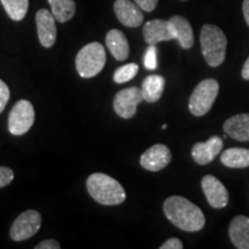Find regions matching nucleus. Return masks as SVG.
I'll return each instance as SVG.
<instances>
[{"label":"nucleus","instance_id":"nucleus-1","mask_svg":"<svg viewBox=\"0 0 249 249\" xmlns=\"http://www.w3.org/2000/svg\"><path fill=\"white\" fill-rule=\"evenodd\" d=\"M163 210L167 219L182 231L197 232L205 225L202 210L182 196H170L166 198Z\"/></svg>","mask_w":249,"mask_h":249},{"label":"nucleus","instance_id":"nucleus-2","mask_svg":"<svg viewBox=\"0 0 249 249\" xmlns=\"http://www.w3.org/2000/svg\"><path fill=\"white\" fill-rule=\"evenodd\" d=\"M90 196L103 205H118L126 200V192L119 181L104 173H93L87 179Z\"/></svg>","mask_w":249,"mask_h":249},{"label":"nucleus","instance_id":"nucleus-3","mask_svg":"<svg viewBox=\"0 0 249 249\" xmlns=\"http://www.w3.org/2000/svg\"><path fill=\"white\" fill-rule=\"evenodd\" d=\"M201 49L207 64L218 67L226 57L227 38L223 30L213 24H204L201 29Z\"/></svg>","mask_w":249,"mask_h":249},{"label":"nucleus","instance_id":"nucleus-4","mask_svg":"<svg viewBox=\"0 0 249 249\" xmlns=\"http://www.w3.org/2000/svg\"><path fill=\"white\" fill-rule=\"evenodd\" d=\"M107 61L105 49L101 43L93 42L87 44L76 54L75 66L81 77L90 79L102 71Z\"/></svg>","mask_w":249,"mask_h":249},{"label":"nucleus","instance_id":"nucleus-5","mask_svg":"<svg viewBox=\"0 0 249 249\" xmlns=\"http://www.w3.org/2000/svg\"><path fill=\"white\" fill-rule=\"evenodd\" d=\"M219 85L216 80L207 79L200 82L189 98V111L193 116L202 117L211 110L216 101Z\"/></svg>","mask_w":249,"mask_h":249},{"label":"nucleus","instance_id":"nucleus-6","mask_svg":"<svg viewBox=\"0 0 249 249\" xmlns=\"http://www.w3.org/2000/svg\"><path fill=\"white\" fill-rule=\"evenodd\" d=\"M35 123V110L33 104L26 99H21L14 105L8 117V130L13 135H23L29 132Z\"/></svg>","mask_w":249,"mask_h":249},{"label":"nucleus","instance_id":"nucleus-7","mask_svg":"<svg viewBox=\"0 0 249 249\" xmlns=\"http://www.w3.org/2000/svg\"><path fill=\"white\" fill-rule=\"evenodd\" d=\"M42 226V217L36 210H27L14 220L11 227V238L14 241H23L30 239Z\"/></svg>","mask_w":249,"mask_h":249},{"label":"nucleus","instance_id":"nucleus-8","mask_svg":"<svg viewBox=\"0 0 249 249\" xmlns=\"http://www.w3.org/2000/svg\"><path fill=\"white\" fill-rule=\"evenodd\" d=\"M142 101H144V98H143L141 88L130 87V88L120 90L113 101L114 112L120 118L130 119L136 114L138 105Z\"/></svg>","mask_w":249,"mask_h":249},{"label":"nucleus","instance_id":"nucleus-9","mask_svg":"<svg viewBox=\"0 0 249 249\" xmlns=\"http://www.w3.org/2000/svg\"><path fill=\"white\" fill-rule=\"evenodd\" d=\"M208 203L214 209H223L229 203V192L220 180L213 176H205L201 181Z\"/></svg>","mask_w":249,"mask_h":249},{"label":"nucleus","instance_id":"nucleus-10","mask_svg":"<svg viewBox=\"0 0 249 249\" xmlns=\"http://www.w3.org/2000/svg\"><path fill=\"white\" fill-rule=\"evenodd\" d=\"M172 160L171 150L164 144H155L141 156L140 164L144 170L150 172H158L165 169Z\"/></svg>","mask_w":249,"mask_h":249},{"label":"nucleus","instance_id":"nucleus-11","mask_svg":"<svg viewBox=\"0 0 249 249\" xmlns=\"http://www.w3.org/2000/svg\"><path fill=\"white\" fill-rule=\"evenodd\" d=\"M36 26L40 44L44 48H52L57 39V27L53 14L48 9H39L36 14Z\"/></svg>","mask_w":249,"mask_h":249},{"label":"nucleus","instance_id":"nucleus-12","mask_svg":"<svg viewBox=\"0 0 249 249\" xmlns=\"http://www.w3.org/2000/svg\"><path fill=\"white\" fill-rule=\"evenodd\" d=\"M113 8L118 20L124 26L138 28L143 23L144 17H143L142 9L135 2H132L130 0H116Z\"/></svg>","mask_w":249,"mask_h":249},{"label":"nucleus","instance_id":"nucleus-13","mask_svg":"<svg viewBox=\"0 0 249 249\" xmlns=\"http://www.w3.org/2000/svg\"><path fill=\"white\" fill-rule=\"evenodd\" d=\"M223 149V140L219 136H213L207 142H198L192 149V157L196 163L207 165L213 161Z\"/></svg>","mask_w":249,"mask_h":249},{"label":"nucleus","instance_id":"nucleus-14","mask_svg":"<svg viewBox=\"0 0 249 249\" xmlns=\"http://www.w3.org/2000/svg\"><path fill=\"white\" fill-rule=\"evenodd\" d=\"M143 37L148 45H157L160 42L174 39L169 27V21L154 18L143 27Z\"/></svg>","mask_w":249,"mask_h":249},{"label":"nucleus","instance_id":"nucleus-15","mask_svg":"<svg viewBox=\"0 0 249 249\" xmlns=\"http://www.w3.org/2000/svg\"><path fill=\"white\" fill-rule=\"evenodd\" d=\"M167 21L173 38L178 40L182 49H191L194 45V34L189 21L181 15H174Z\"/></svg>","mask_w":249,"mask_h":249},{"label":"nucleus","instance_id":"nucleus-16","mask_svg":"<svg viewBox=\"0 0 249 249\" xmlns=\"http://www.w3.org/2000/svg\"><path fill=\"white\" fill-rule=\"evenodd\" d=\"M229 233L235 248L249 249V217L236 216L233 218Z\"/></svg>","mask_w":249,"mask_h":249},{"label":"nucleus","instance_id":"nucleus-17","mask_svg":"<svg viewBox=\"0 0 249 249\" xmlns=\"http://www.w3.org/2000/svg\"><path fill=\"white\" fill-rule=\"evenodd\" d=\"M224 132L236 141H249V113L236 114L227 119Z\"/></svg>","mask_w":249,"mask_h":249},{"label":"nucleus","instance_id":"nucleus-18","mask_svg":"<svg viewBox=\"0 0 249 249\" xmlns=\"http://www.w3.org/2000/svg\"><path fill=\"white\" fill-rule=\"evenodd\" d=\"M107 46L110 50L111 54L117 59L118 61H124L129 55V45L126 36L123 31L118 29H112L107 35Z\"/></svg>","mask_w":249,"mask_h":249},{"label":"nucleus","instance_id":"nucleus-19","mask_svg":"<svg viewBox=\"0 0 249 249\" xmlns=\"http://www.w3.org/2000/svg\"><path fill=\"white\" fill-rule=\"evenodd\" d=\"M165 79L160 75H149L143 80L142 95L145 102L156 103L160 101L164 92Z\"/></svg>","mask_w":249,"mask_h":249},{"label":"nucleus","instance_id":"nucleus-20","mask_svg":"<svg viewBox=\"0 0 249 249\" xmlns=\"http://www.w3.org/2000/svg\"><path fill=\"white\" fill-rule=\"evenodd\" d=\"M220 161L231 169H245L249 166V149L231 148L220 155Z\"/></svg>","mask_w":249,"mask_h":249},{"label":"nucleus","instance_id":"nucleus-21","mask_svg":"<svg viewBox=\"0 0 249 249\" xmlns=\"http://www.w3.org/2000/svg\"><path fill=\"white\" fill-rule=\"evenodd\" d=\"M55 21L65 23L74 17L76 4L74 0H48Z\"/></svg>","mask_w":249,"mask_h":249},{"label":"nucleus","instance_id":"nucleus-22","mask_svg":"<svg viewBox=\"0 0 249 249\" xmlns=\"http://www.w3.org/2000/svg\"><path fill=\"white\" fill-rule=\"evenodd\" d=\"M0 1L12 20L21 21L27 15L29 0H0Z\"/></svg>","mask_w":249,"mask_h":249},{"label":"nucleus","instance_id":"nucleus-23","mask_svg":"<svg viewBox=\"0 0 249 249\" xmlns=\"http://www.w3.org/2000/svg\"><path fill=\"white\" fill-rule=\"evenodd\" d=\"M139 71V66L134 62H130V64L124 65V66H121L117 68V71H114L113 74V80L116 83H126L130 81L134 77L136 76Z\"/></svg>","mask_w":249,"mask_h":249},{"label":"nucleus","instance_id":"nucleus-24","mask_svg":"<svg viewBox=\"0 0 249 249\" xmlns=\"http://www.w3.org/2000/svg\"><path fill=\"white\" fill-rule=\"evenodd\" d=\"M144 67L149 71L157 68V49L156 45H149L144 54Z\"/></svg>","mask_w":249,"mask_h":249},{"label":"nucleus","instance_id":"nucleus-25","mask_svg":"<svg viewBox=\"0 0 249 249\" xmlns=\"http://www.w3.org/2000/svg\"><path fill=\"white\" fill-rule=\"evenodd\" d=\"M14 179V172L9 167L0 166V188L9 185Z\"/></svg>","mask_w":249,"mask_h":249},{"label":"nucleus","instance_id":"nucleus-26","mask_svg":"<svg viewBox=\"0 0 249 249\" xmlns=\"http://www.w3.org/2000/svg\"><path fill=\"white\" fill-rule=\"evenodd\" d=\"M9 96H11V92H9V89L4 81L0 80V113L5 110L6 105L9 101Z\"/></svg>","mask_w":249,"mask_h":249},{"label":"nucleus","instance_id":"nucleus-27","mask_svg":"<svg viewBox=\"0 0 249 249\" xmlns=\"http://www.w3.org/2000/svg\"><path fill=\"white\" fill-rule=\"evenodd\" d=\"M134 1L144 12H152L158 4V0H134Z\"/></svg>","mask_w":249,"mask_h":249},{"label":"nucleus","instance_id":"nucleus-28","mask_svg":"<svg viewBox=\"0 0 249 249\" xmlns=\"http://www.w3.org/2000/svg\"><path fill=\"white\" fill-rule=\"evenodd\" d=\"M160 248V249H182L183 245L181 240H179L178 238H171L169 240L165 241Z\"/></svg>","mask_w":249,"mask_h":249},{"label":"nucleus","instance_id":"nucleus-29","mask_svg":"<svg viewBox=\"0 0 249 249\" xmlns=\"http://www.w3.org/2000/svg\"><path fill=\"white\" fill-rule=\"evenodd\" d=\"M36 249H60V245L55 240H44L35 247Z\"/></svg>","mask_w":249,"mask_h":249},{"label":"nucleus","instance_id":"nucleus-30","mask_svg":"<svg viewBox=\"0 0 249 249\" xmlns=\"http://www.w3.org/2000/svg\"><path fill=\"white\" fill-rule=\"evenodd\" d=\"M242 12H244V17L247 24L249 26V0H244L242 4Z\"/></svg>","mask_w":249,"mask_h":249},{"label":"nucleus","instance_id":"nucleus-31","mask_svg":"<svg viewBox=\"0 0 249 249\" xmlns=\"http://www.w3.org/2000/svg\"><path fill=\"white\" fill-rule=\"evenodd\" d=\"M241 75L245 80H249V57H248L247 60H246L244 67H242Z\"/></svg>","mask_w":249,"mask_h":249},{"label":"nucleus","instance_id":"nucleus-32","mask_svg":"<svg viewBox=\"0 0 249 249\" xmlns=\"http://www.w3.org/2000/svg\"><path fill=\"white\" fill-rule=\"evenodd\" d=\"M181 1H186V0H181Z\"/></svg>","mask_w":249,"mask_h":249}]
</instances>
